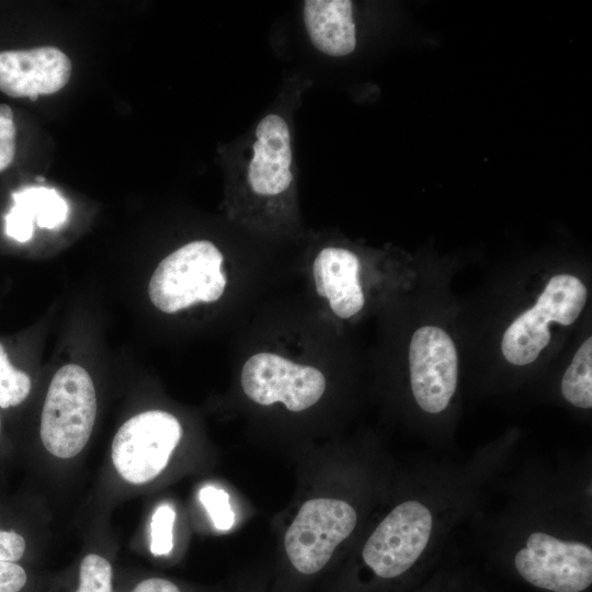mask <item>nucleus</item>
<instances>
[{
  "instance_id": "nucleus-20",
  "label": "nucleus",
  "mask_w": 592,
  "mask_h": 592,
  "mask_svg": "<svg viewBox=\"0 0 592 592\" xmlns=\"http://www.w3.org/2000/svg\"><path fill=\"white\" fill-rule=\"evenodd\" d=\"M16 127L12 109L0 104V172L5 170L14 159Z\"/></svg>"
},
{
  "instance_id": "nucleus-9",
  "label": "nucleus",
  "mask_w": 592,
  "mask_h": 592,
  "mask_svg": "<svg viewBox=\"0 0 592 592\" xmlns=\"http://www.w3.org/2000/svg\"><path fill=\"white\" fill-rule=\"evenodd\" d=\"M517 572L531 584L553 592H581L592 583V550L535 532L514 558Z\"/></svg>"
},
{
  "instance_id": "nucleus-2",
  "label": "nucleus",
  "mask_w": 592,
  "mask_h": 592,
  "mask_svg": "<svg viewBox=\"0 0 592 592\" xmlns=\"http://www.w3.org/2000/svg\"><path fill=\"white\" fill-rule=\"evenodd\" d=\"M224 255L209 240H194L163 258L149 284L151 304L164 314H174L197 303L217 301L227 277Z\"/></svg>"
},
{
  "instance_id": "nucleus-24",
  "label": "nucleus",
  "mask_w": 592,
  "mask_h": 592,
  "mask_svg": "<svg viewBox=\"0 0 592 592\" xmlns=\"http://www.w3.org/2000/svg\"><path fill=\"white\" fill-rule=\"evenodd\" d=\"M0 434H1V415H0Z\"/></svg>"
},
{
  "instance_id": "nucleus-5",
  "label": "nucleus",
  "mask_w": 592,
  "mask_h": 592,
  "mask_svg": "<svg viewBox=\"0 0 592 592\" xmlns=\"http://www.w3.org/2000/svg\"><path fill=\"white\" fill-rule=\"evenodd\" d=\"M356 522L355 510L345 501L318 498L305 502L284 537L293 567L303 574L321 570Z\"/></svg>"
},
{
  "instance_id": "nucleus-18",
  "label": "nucleus",
  "mask_w": 592,
  "mask_h": 592,
  "mask_svg": "<svg viewBox=\"0 0 592 592\" xmlns=\"http://www.w3.org/2000/svg\"><path fill=\"white\" fill-rule=\"evenodd\" d=\"M175 511L170 504L159 505L150 521V551L155 556H166L173 549V526Z\"/></svg>"
},
{
  "instance_id": "nucleus-3",
  "label": "nucleus",
  "mask_w": 592,
  "mask_h": 592,
  "mask_svg": "<svg viewBox=\"0 0 592 592\" xmlns=\"http://www.w3.org/2000/svg\"><path fill=\"white\" fill-rule=\"evenodd\" d=\"M588 291L571 274H557L546 284L535 305L521 314L505 330L501 350L508 362L527 365L548 345L549 325L569 326L587 304Z\"/></svg>"
},
{
  "instance_id": "nucleus-21",
  "label": "nucleus",
  "mask_w": 592,
  "mask_h": 592,
  "mask_svg": "<svg viewBox=\"0 0 592 592\" xmlns=\"http://www.w3.org/2000/svg\"><path fill=\"white\" fill-rule=\"evenodd\" d=\"M26 582L27 573L22 566L0 560V592H20Z\"/></svg>"
},
{
  "instance_id": "nucleus-23",
  "label": "nucleus",
  "mask_w": 592,
  "mask_h": 592,
  "mask_svg": "<svg viewBox=\"0 0 592 592\" xmlns=\"http://www.w3.org/2000/svg\"><path fill=\"white\" fill-rule=\"evenodd\" d=\"M128 592H181L179 587L172 581L152 577L137 582Z\"/></svg>"
},
{
  "instance_id": "nucleus-10",
  "label": "nucleus",
  "mask_w": 592,
  "mask_h": 592,
  "mask_svg": "<svg viewBox=\"0 0 592 592\" xmlns=\"http://www.w3.org/2000/svg\"><path fill=\"white\" fill-rule=\"evenodd\" d=\"M409 368L419 407L429 413L443 411L457 385V352L451 337L435 326L415 330L409 345Z\"/></svg>"
},
{
  "instance_id": "nucleus-15",
  "label": "nucleus",
  "mask_w": 592,
  "mask_h": 592,
  "mask_svg": "<svg viewBox=\"0 0 592 592\" xmlns=\"http://www.w3.org/2000/svg\"><path fill=\"white\" fill-rule=\"evenodd\" d=\"M561 392L574 407H592V339L589 337L577 350L561 379Z\"/></svg>"
},
{
  "instance_id": "nucleus-19",
  "label": "nucleus",
  "mask_w": 592,
  "mask_h": 592,
  "mask_svg": "<svg viewBox=\"0 0 592 592\" xmlns=\"http://www.w3.org/2000/svg\"><path fill=\"white\" fill-rule=\"evenodd\" d=\"M198 499L217 530L228 531L232 527L235 514L229 503V494L224 489L205 486L200 490Z\"/></svg>"
},
{
  "instance_id": "nucleus-14",
  "label": "nucleus",
  "mask_w": 592,
  "mask_h": 592,
  "mask_svg": "<svg viewBox=\"0 0 592 592\" xmlns=\"http://www.w3.org/2000/svg\"><path fill=\"white\" fill-rule=\"evenodd\" d=\"M14 205L5 215V234L26 242L33 237L34 220L41 228L61 226L68 216V204L54 189L29 186L12 194Z\"/></svg>"
},
{
  "instance_id": "nucleus-16",
  "label": "nucleus",
  "mask_w": 592,
  "mask_h": 592,
  "mask_svg": "<svg viewBox=\"0 0 592 592\" xmlns=\"http://www.w3.org/2000/svg\"><path fill=\"white\" fill-rule=\"evenodd\" d=\"M31 388L30 376L11 364L4 346L0 343V408L21 405L30 395Z\"/></svg>"
},
{
  "instance_id": "nucleus-1",
  "label": "nucleus",
  "mask_w": 592,
  "mask_h": 592,
  "mask_svg": "<svg viewBox=\"0 0 592 592\" xmlns=\"http://www.w3.org/2000/svg\"><path fill=\"white\" fill-rule=\"evenodd\" d=\"M98 398L86 368L66 364L53 376L39 423L45 451L61 460L77 457L87 446L96 420Z\"/></svg>"
},
{
  "instance_id": "nucleus-17",
  "label": "nucleus",
  "mask_w": 592,
  "mask_h": 592,
  "mask_svg": "<svg viewBox=\"0 0 592 592\" xmlns=\"http://www.w3.org/2000/svg\"><path fill=\"white\" fill-rule=\"evenodd\" d=\"M73 592H113V568L110 560L96 553L84 555L79 565L78 584Z\"/></svg>"
},
{
  "instance_id": "nucleus-4",
  "label": "nucleus",
  "mask_w": 592,
  "mask_h": 592,
  "mask_svg": "<svg viewBox=\"0 0 592 592\" xmlns=\"http://www.w3.org/2000/svg\"><path fill=\"white\" fill-rule=\"evenodd\" d=\"M177 417L163 410H147L126 420L111 444L112 465L122 480L144 486L168 466L182 437Z\"/></svg>"
},
{
  "instance_id": "nucleus-12",
  "label": "nucleus",
  "mask_w": 592,
  "mask_h": 592,
  "mask_svg": "<svg viewBox=\"0 0 592 592\" xmlns=\"http://www.w3.org/2000/svg\"><path fill=\"white\" fill-rule=\"evenodd\" d=\"M360 259L351 250L325 247L312 263L316 291L326 298L332 312L349 319L360 312L365 304L360 283Z\"/></svg>"
},
{
  "instance_id": "nucleus-11",
  "label": "nucleus",
  "mask_w": 592,
  "mask_h": 592,
  "mask_svg": "<svg viewBox=\"0 0 592 592\" xmlns=\"http://www.w3.org/2000/svg\"><path fill=\"white\" fill-rule=\"evenodd\" d=\"M71 61L53 46L0 52V91L11 98H29L60 91L71 77Z\"/></svg>"
},
{
  "instance_id": "nucleus-6",
  "label": "nucleus",
  "mask_w": 592,
  "mask_h": 592,
  "mask_svg": "<svg viewBox=\"0 0 592 592\" xmlns=\"http://www.w3.org/2000/svg\"><path fill=\"white\" fill-rule=\"evenodd\" d=\"M240 382L243 392L253 402L261 406L282 402L293 412L314 406L327 386L318 368L272 352L251 355L242 366Z\"/></svg>"
},
{
  "instance_id": "nucleus-7",
  "label": "nucleus",
  "mask_w": 592,
  "mask_h": 592,
  "mask_svg": "<svg viewBox=\"0 0 592 592\" xmlns=\"http://www.w3.org/2000/svg\"><path fill=\"white\" fill-rule=\"evenodd\" d=\"M247 153L235 172L257 198H278L295 183L292 130L280 112L265 114L254 126Z\"/></svg>"
},
{
  "instance_id": "nucleus-13",
  "label": "nucleus",
  "mask_w": 592,
  "mask_h": 592,
  "mask_svg": "<svg viewBox=\"0 0 592 592\" xmlns=\"http://www.w3.org/2000/svg\"><path fill=\"white\" fill-rule=\"evenodd\" d=\"M303 21L312 46L330 57L348 56L356 47L353 3L349 0H306Z\"/></svg>"
},
{
  "instance_id": "nucleus-22",
  "label": "nucleus",
  "mask_w": 592,
  "mask_h": 592,
  "mask_svg": "<svg viewBox=\"0 0 592 592\" xmlns=\"http://www.w3.org/2000/svg\"><path fill=\"white\" fill-rule=\"evenodd\" d=\"M26 550V540L14 532L0 530V560L13 561L22 559Z\"/></svg>"
},
{
  "instance_id": "nucleus-8",
  "label": "nucleus",
  "mask_w": 592,
  "mask_h": 592,
  "mask_svg": "<svg viewBox=\"0 0 592 592\" xmlns=\"http://www.w3.org/2000/svg\"><path fill=\"white\" fill-rule=\"evenodd\" d=\"M432 532V514L419 501L397 505L366 540L364 562L380 578L406 572L425 549Z\"/></svg>"
}]
</instances>
